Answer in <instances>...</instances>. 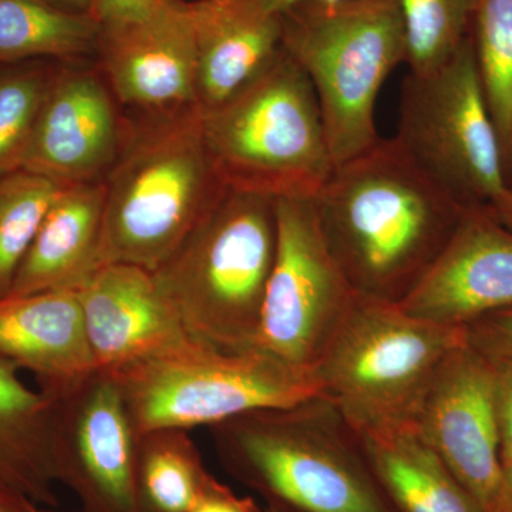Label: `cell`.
Listing matches in <instances>:
<instances>
[{
  "mask_svg": "<svg viewBox=\"0 0 512 512\" xmlns=\"http://www.w3.org/2000/svg\"><path fill=\"white\" fill-rule=\"evenodd\" d=\"M329 251L362 298L400 303L450 241L467 208L396 137L345 163L312 198Z\"/></svg>",
  "mask_w": 512,
  "mask_h": 512,
  "instance_id": "obj_1",
  "label": "cell"
},
{
  "mask_svg": "<svg viewBox=\"0 0 512 512\" xmlns=\"http://www.w3.org/2000/svg\"><path fill=\"white\" fill-rule=\"evenodd\" d=\"M238 476L299 512H396L360 434L320 396L239 414L210 427Z\"/></svg>",
  "mask_w": 512,
  "mask_h": 512,
  "instance_id": "obj_2",
  "label": "cell"
},
{
  "mask_svg": "<svg viewBox=\"0 0 512 512\" xmlns=\"http://www.w3.org/2000/svg\"><path fill=\"white\" fill-rule=\"evenodd\" d=\"M133 119L104 178L101 258L156 271L225 191L202 137L201 110Z\"/></svg>",
  "mask_w": 512,
  "mask_h": 512,
  "instance_id": "obj_3",
  "label": "cell"
},
{
  "mask_svg": "<svg viewBox=\"0 0 512 512\" xmlns=\"http://www.w3.org/2000/svg\"><path fill=\"white\" fill-rule=\"evenodd\" d=\"M276 244V200L225 188L153 271L188 338L221 349L255 348Z\"/></svg>",
  "mask_w": 512,
  "mask_h": 512,
  "instance_id": "obj_4",
  "label": "cell"
},
{
  "mask_svg": "<svg viewBox=\"0 0 512 512\" xmlns=\"http://www.w3.org/2000/svg\"><path fill=\"white\" fill-rule=\"evenodd\" d=\"M466 343L464 328L359 296L312 376L318 396L357 433L414 429L441 370Z\"/></svg>",
  "mask_w": 512,
  "mask_h": 512,
  "instance_id": "obj_5",
  "label": "cell"
},
{
  "mask_svg": "<svg viewBox=\"0 0 512 512\" xmlns=\"http://www.w3.org/2000/svg\"><path fill=\"white\" fill-rule=\"evenodd\" d=\"M201 127L212 167L231 190L313 198L336 167L315 90L284 47L245 89L201 111Z\"/></svg>",
  "mask_w": 512,
  "mask_h": 512,
  "instance_id": "obj_6",
  "label": "cell"
},
{
  "mask_svg": "<svg viewBox=\"0 0 512 512\" xmlns=\"http://www.w3.org/2000/svg\"><path fill=\"white\" fill-rule=\"evenodd\" d=\"M282 47L311 82L335 165L380 140L376 106L407 63L402 0L306 2L281 13Z\"/></svg>",
  "mask_w": 512,
  "mask_h": 512,
  "instance_id": "obj_7",
  "label": "cell"
},
{
  "mask_svg": "<svg viewBox=\"0 0 512 512\" xmlns=\"http://www.w3.org/2000/svg\"><path fill=\"white\" fill-rule=\"evenodd\" d=\"M110 373L134 434L212 427L318 396L315 379L259 348L221 349L185 338Z\"/></svg>",
  "mask_w": 512,
  "mask_h": 512,
  "instance_id": "obj_8",
  "label": "cell"
},
{
  "mask_svg": "<svg viewBox=\"0 0 512 512\" xmlns=\"http://www.w3.org/2000/svg\"><path fill=\"white\" fill-rule=\"evenodd\" d=\"M394 137L464 208L491 207L508 190L471 33L446 63L407 74Z\"/></svg>",
  "mask_w": 512,
  "mask_h": 512,
  "instance_id": "obj_9",
  "label": "cell"
},
{
  "mask_svg": "<svg viewBox=\"0 0 512 512\" xmlns=\"http://www.w3.org/2000/svg\"><path fill=\"white\" fill-rule=\"evenodd\" d=\"M278 244L256 348L312 375L355 308V291L320 231L312 198L276 200Z\"/></svg>",
  "mask_w": 512,
  "mask_h": 512,
  "instance_id": "obj_10",
  "label": "cell"
},
{
  "mask_svg": "<svg viewBox=\"0 0 512 512\" xmlns=\"http://www.w3.org/2000/svg\"><path fill=\"white\" fill-rule=\"evenodd\" d=\"M133 119L94 59L60 62L23 170L59 185L100 183L119 160Z\"/></svg>",
  "mask_w": 512,
  "mask_h": 512,
  "instance_id": "obj_11",
  "label": "cell"
},
{
  "mask_svg": "<svg viewBox=\"0 0 512 512\" xmlns=\"http://www.w3.org/2000/svg\"><path fill=\"white\" fill-rule=\"evenodd\" d=\"M94 63L134 119L200 109L190 0H165L143 18L99 23Z\"/></svg>",
  "mask_w": 512,
  "mask_h": 512,
  "instance_id": "obj_12",
  "label": "cell"
},
{
  "mask_svg": "<svg viewBox=\"0 0 512 512\" xmlns=\"http://www.w3.org/2000/svg\"><path fill=\"white\" fill-rule=\"evenodd\" d=\"M55 400L57 480L89 512H144L134 471V431L110 373L93 370Z\"/></svg>",
  "mask_w": 512,
  "mask_h": 512,
  "instance_id": "obj_13",
  "label": "cell"
},
{
  "mask_svg": "<svg viewBox=\"0 0 512 512\" xmlns=\"http://www.w3.org/2000/svg\"><path fill=\"white\" fill-rule=\"evenodd\" d=\"M417 429L484 512H512L494 414V367L468 343L443 367Z\"/></svg>",
  "mask_w": 512,
  "mask_h": 512,
  "instance_id": "obj_14",
  "label": "cell"
},
{
  "mask_svg": "<svg viewBox=\"0 0 512 512\" xmlns=\"http://www.w3.org/2000/svg\"><path fill=\"white\" fill-rule=\"evenodd\" d=\"M397 305L414 318L464 329L512 308V229L490 205L467 208L429 271Z\"/></svg>",
  "mask_w": 512,
  "mask_h": 512,
  "instance_id": "obj_15",
  "label": "cell"
},
{
  "mask_svg": "<svg viewBox=\"0 0 512 512\" xmlns=\"http://www.w3.org/2000/svg\"><path fill=\"white\" fill-rule=\"evenodd\" d=\"M97 369L114 372L187 338L153 272L104 264L76 291Z\"/></svg>",
  "mask_w": 512,
  "mask_h": 512,
  "instance_id": "obj_16",
  "label": "cell"
},
{
  "mask_svg": "<svg viewBox=\"0 0 512 512\" xmlns=\"http://www.w3.org/2000/svg\"><path fill=\"white\" fill-rule=\"evenodd\" d=\"M0 360L30 373L49 396L96 370L76 291L0 298Z\"/></svg>",
  "mask_w": 512,
  "mask_h": 512,
  "instance_id": "obj_17",
  "label": "cell"
},
{
  "mask_svg": "<svg viewBox=\"0 0 512 512\" xmlns=\"http://www.w3.org/2000/svg\"><path fill=\"white\" fill-rule=\"evenodd\" d=\"M201 111L254 82L282 50L281 16L255 0H190Z\"/></svg>",
  "mask_w": 512,
  "mask_h": 512,
  "instance_id": "obj_18",
  "label": "cell"
},
{
  "mask_svg": "<svg viewBox=\"0 0 512 512\" xmlns=\"http://www.w3.org/2000/svg\"><path fill=\"white\" fill-rule=\"evenodd\" d=\"M104 184L66 185L50 204L9 295L77 291L103 265Z\"/></svg>",
  "mask_w": 512,
  "mask_h": 512,
  "instance_id": "obj_19",
  "label": "cell"
},
{
  "mask_svg": "<svg viewBox=\"0 0 512 512\" xmlns=\"http://www.w3.org/2000/svg\"><path fill=\"white\" fill-rule=\"evenodd\" d=\"M19 373L0 360V485L33 503H53L55 400Z\"/></svg>",
  "mask_w": 512,
  "mask_h": 512,
  "instance_id": "obj_20",
  "label": "cell"
},
{
  "mask_svg": "<svg viewBox=\"0 0 512 512\" xmlns=\"http://www.w3.org/2000/svg\"><path fill=\"white\" fill-rule=\"evenodd\" d=\"M360 439L394 511L484 512L417 427Z\"/></svg>",
  "mask_w": 512,
  "mask_h": 512,
  "instance_id": "obj_21",
  "label": "cell"
},
{
  "mask_svg": "<svg viewBox=\"0 0 512 512\" xmlns=\"http://www.w3.org/2000/svg\"><path fill=\"white\" fill-rule=\"evenodd\" d=\"M99 23L46 0H0V63L94 59Z\"/></svg>",
  "mask_w": 512,
  "mask_h": 512,
  "instance_id": "obj_22",
  "label": "cell"
},
{
  "mask_svg": "<svg viewBox=\"0 0 512 512\" xmlns=\"http://www.w3.org/2000/svg\"><path fill=\"white\" fill-rule=\"evenodd\" d=\"M134 471L144 512H190L208 478L188 430L134 434Z\"/></svg>",
  "mask_w": 512,
  "mask_h": 512,
  "instance_id": "obj_23",
  "label": "cell"
},
{
  "mask_svg": "<svg viewBox=\"0 0 512 512\" xmlns=\"http://www.w3.org/2000/svg\"><path fill=\"white\" fill-rule=\"evenodd\" d=\"M474 49L488 109L493 116L505 173L512 177V0H480L473 29Z\"/></svg>",
  "mask_w": 512,
  "mask_h": 512,
  "instance_id": "obj_24",
  "label": "cell"
},
{
  "mask_svg": "<svg viewBox=\"0 0 512 512\" xmlns=\"http://www.w3.org/2000/svg\"><path fill=\"white\" fill-rule=\"evenodd\" d=\"M60 60L0 63V177L23 170Z\"/></svg>",
  "mask_w": 512,
  "mask_h": 512,
  "instance_id": "obj_25",
  "label": "cell"
},
{
  "mask_svg": "<svg viewBox=\"0 0 512 512\" xmlns=\"http://www.w3.org/2000/svg\"><path fill=\"white\" fill-rule=\"evenodd\" d=\"M63 187L26 170L0 177V298L9 295L37 229Z\"/></svg>",
  "mask_w": 512,
  "mask_h": 512,
  "instance_id": "obj_26",
  "label": "cell"
},
{
  "mask_svg": "<svg viewBox=\"0 0 512 512\" xmlns=\"http://www.w3.org/2000/svg\"><path fill=\"white\" fill-rule=\"evenodd\" d=\"M478 2L402 0L410 72H429L457 52L473 29Z\"/></svg>",
  "mask_w": 512,
  "mask_h": 512,
  "instance_id": "obj_27",
  "label": "cell"
},
{
  "mask_svg": "<svg viewBox=\"0 0 512 512\" xmlns=\"http://www.w3.org/2000/svg\"><path fill=\"white\" fill-rule=\"evenodd\" d=\"M467 343L494 365L512 366V308L483 316L466 328Z\"/></svg>",
  "mask_w": 512,
  "mask_h": 512,
  "instance_id": "obj_28",
  "label": "cell"
},
{
  "mask_svg": "<svg viewBox=\"0 0 512 512\" xmlns=\"http://www.w3.org/2000/svg\"><path fill=\"white\" fill-rule=\"evenodd\" d=\"M491 365L494 367L495 423L505 466L512 460V366Z\"/></svg>",
  "mask_w": 512,
  "mask_h": 512,
  "instance_id": "obj_29",
  "label": "cell"
},
{
  "mask_svg": "<svg viewBox=\"0 0 512 512\" xmlns=\"http://www.w3.org/2000/svg\"><path fill=\"white\" fill-rule=\"evenodd\" d=\"M165 0H94L93 19L97 23L143 18L156 12Z\"/></svg>",
  "mask_w": 512,
  "mask_h": 512,
  "instance_id": "obj_30",
  "label": "cell"
},
{
  "mask_svg": "<svg viewBox=\"0 0 512 512\" xmlns=\"http://www.w3.org/2000/svg\"><path fill=\"white\" fill-rule=\"evenodd\" d=\"M190 512H255L249 501L239 500L208 476Z\"/></svg>",
  "mask_w": 512,
  "mask_h": 512,
  "instance_id": "obj_31",
  "label": "cell"
},
{
  "mask_svg": "<svg viewBox=\"0 0 512 512\" xmlns=\"http://www.w3.org/2000/svg\"><path fill=\"white\" fill-rule=\"evenodd\" d=\"M33 501L0 485V512H32Z\"/></svg>",
  "mask_w": 512,
  "mask_h": 512,
  "instance_id": "obj_32",
  "label": "cell"
},
{
  "mask_svg": "<svg viewBox=\"0 0 512 512\" xmlns=\"http://www.w3.org/2000/svg\"><path fill=\"white\" fill-rule=\"evenodd\" d=\"M46 2L63 12L93 18L94 0H46Z\"/></svg>",
  "mask_w": 512,
  "mask_h": 512,
  "instance_id": "obj_33",
  "label": "cell"
},
{
  "mask_svg": "<svg viewBox=\"0 0 512 512\" xmlns=\"http://www.w3.org/2000/svg\"><path fill=\"white\" fill-rule=\"evenodd\" d=\"M498 220L512 229V192L507 190L491 204Z\"/></svg>",
  "mask_w": 512,
  "mask_h": 512,
  "instance_id": "obj_34",
  "label": "cell"
},
{
  "mask_svg": "<svg viewBox=\"0 0 512 512\" xmlns=\"http://www.w3.org/2000/svg\"><path fill=\"white\" fill-rule=\"evenodd\" d=\"M268 12L281 15L285 10L293 8V6L301 5L306 2H338V0H255Z\"/></svg>",
  "mask_w": 512,
  "mask_h": 512,
  "instance_id": "obj_35",
  "label": "cell"
},
{
  "mask_svg": "<svg viewBox=\"0 0 512 512\" xmlns=\"http://www.w3.org/2000/svg\"><path fill=\"white\" fill-rule=\"evenodd\" d=\"M504 473L505 481H507L508 485V490H510V493L512 495V460L510 461V463L505 464Z\"/></svg>",
  "mask_w": 512,
  "mask_h": 512,
  "instance_id": "obj_36",
  "label": "cell"
},
{
  "mask_svg": "<svg viewBox=\"0 0 512 512\" xmlns=\"http://www.w3.org/2000/svg\"><path fill=\"white\" fill-rule=\"evenodd\" d=\"M269 512H288V511H285L284 508L274 507Z\"/></svg>",
  "mask_w": 512,
  "mask_h": 512,
  "instance_id": "obj_37",
  "label": "cell"
},
{
  "mask_svg": "<svg viewBox=\"0 0 512 512\" xmlns=\"http://www.w3.org/2000/svg\"><path fill=\"white\" fill-rule=\"evenodd\" d=\"M32 512H46V511L39 510V508H37L36 505L33 504Z\"/></svg>",
  "mask_w": 512,
  "mask_h": 512,
  "instance_id": "obj_38",
  "label": "cell"
},
{
  "mask_svg": "<svg viewBox=\"0 0 512 512\" xmlns=\"http://www.w3.org/2000/svg\"><path fill=\"white\" fill-rule=\"evenodd\" d=\"M508 190L512 192V177L510 178V183H508Z\"/></svg>",
  "mask_w": 512,
  "mask_h": 512,
  "instance_id": "obj_39",
  "label": "cell"
}]
</instances>
